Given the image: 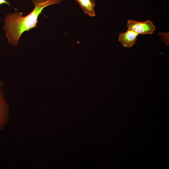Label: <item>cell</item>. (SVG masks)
I'll list each match as a JSON object with an SVG mask.
<instances>
[{
    "mask_svg": "<svg viewBox=\"0 0 169 169\" xmlns=\"http://www.w3.org/2000/svg\"><path fill=\"white\" fill-rule=\"evenodd\" d=\"M34 5L33 10L23 16V13L17 11L6 14L3 28L5 37L9 44L16 46L18 44L22 34L26 31L38 27V19L39 15L46 7L57 4L62 0H31Z\"/></svg>",
    "mask_w": 169,
    "mask_h": 169,
    "instance_id": "6da1fadb",
    "label": "cell"
},
{
    "mask_svg": "<svg viewBox=\"0 0 169 169\" xmlns=\"http://www.w3.org/2000/svg\"><path fill=\"white\" fill-rule=\"evenodd\" d=\"M128 28L131 29L138 34H152L156 30V27L150 20L140 22L134 20L127 21Z\"/></svg>",
    "mask_w": 169,
    "mask_h": 169,
    "instance_id": "7a4b0ae2",
    "label": "cell"
},
{
    "mask_svg": "<svg viewBox=\"0 0 169 169\" xmlns=\"http://www.w3.org/2000/svg\"><path fill=\"white\" fill-rule=\"evenodd\" d=\"M9 112V105L4 92L0 88V130L4 128L8 122Z\"/></svg>",
    "mask_w": 169,
    "mask_h": 169,
    "instance_id": "3957f363",
    "label": "cell"
},
{
    "mask_svg": "<svg viewBox=\"0 0 169 169\" xmlns=\"http://www.w3.org/2000/svg\"><path fill=\"white\" fill-rule=\"evenodd\" d=\"M138 35L133 30L128 29L125 32L119 34L118 40L124 47L130 48L136 42Z\"/></svg>",
    "mask_w": 169,
    "mask_h": 169,
    "instance_id": "277c9868",
    "label": "cell"
},
{
    "mask_svg": "<svg viewBox=\"0 0 169 169\" xmlns=\"http://www.w3.org/2000/svg\"><path fill=\"white\" fill-rule=\"evenodd\" d=\"M83 9L84 13L89 16H95L94 10L96 3L94 0H76Z\"/></svg>",
    "mask_w": 169,
    "mask_h": 169,
    "instance_id": "5b68a950",
    "label": "cell"
},
{
    "mask_svg": "<svg viewBox=\"0 0 169 169\" xmlns=\"http://www.w3.org/2000/svg\"><path fill=\"white\" fill-rule=\"evenodd\" d=\"M5 4L10 6V4L9 2L8 1L6 0H0V5Z\"/></svg>",
    "mask_w": 169,
    "mask_h": 169,
    "instance_id": "8992f818",
    "label": "cell"
},
{
    "mask_svg": "<svg viewBox=\"0 0 169 169\" xmlns=\"http://www.w3.org/2000/svg\"><path fill=\"white\" fill-rule=\"evenodd\" d=\"M3 84L1 79H0V88H2L3 86Z\"/></svg>",
    "mask_w": 169,
    "mask_h": 169,
    "instance_id": "52a82bcc",
    "label": "cell"
}]
</instances>
